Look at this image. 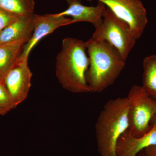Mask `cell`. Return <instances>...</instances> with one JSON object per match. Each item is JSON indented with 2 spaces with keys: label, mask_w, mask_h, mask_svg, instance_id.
<instances>
[{
  "label": "cell",
  "mask_w": 156,
  "mask_h": 156,
  "mask_svg": "<svg viewBox=\"0 0 156 156\" xmlns=\"http://www.w3.org/2000/svg\"><path fill=\"white\" fill-rule=\"evenodd\" d=\"M25 44L20 42L0 45V80L3 83L6 75L16 63Z\"/></svg>",
  "instance_id": "7c38bea8"
},
{
  "label": "cell",
  "mask_w": 156,
  "mask_h": 156,
  "mask_svg": "<svg viewBox=\"0 0 156 156\" xmlns=\"http://www.w3.org/2000/svg\"><path fill=\"white\" fill-rule=\"evenodd\" d=\"M103 3L120 19L128 23L136 40L140 37L147 23L145 8L140 0H87Z\"/></svg>",
  "instance_id": "8992f818"
},
{
  "label": "cell",
  "mask_w": 156,
  "mask_h": 156,
  "mask_svg": "<svg viewBox=\"0 0 156 156\" xmlns=\"http://www.w3.org/2000/svg\"><path fill=\"white\" fill-rule=\"evenodd\" d=\"M17 107L4 83H0V115H4Z\"/></svg>",
  "instance_id": "9a60e30c"
},
{
  "label": "cell",
  "mask_w": 156,
  "mask_h": 156,
  "mask_svg": "<svg viewBox=\"0 0 156 156\" xmlns=\"http://www.w3.org/2000/svg\"><path fill=\"white\" fill-rule=\"evenodd\" d=\"M34 28L30 38L23 46L18 59H28L31 51L44 37L52 33L62 26L75 23L72 18L57 16L56 14L45 15L34 14Z\"/></svg>",
  "instance_id": "ba28073f"
},
{
  "label": "cell",
  "mask_w": 156,
  "mask_h": 156,
  "mask_svg": "<svg viewBox=\"0 0 156 156\" xmlns=\"http://www.w3.org/2000/svg\"><path fill=\"white\" fill-rule=\"evenodd\" d=\"M35 5L34 0H0V9L19 17L34 14Z\"/></svg>",
  "instance_id": "5bb4252c"
},
{
  "label": "cell",
  "mask_w": 156,
  "mask_h": 156,
  "mask_svg": "<svg viewBox=\"0 0 156 156\" xmlns=\"http://www.w3.org/2000/svg\"><path fill=\"white\" fill-rule=\"evenodd\" d=\"M129 101L128 130L132 136L147 134L156 122V100L148 95L142 86L134 85L128 96Z\"/></svg>",
  "instance_id": "277c9868"
},
{
  "label": "cell",
  "mask_w": 156,
  "mask_h": 156,
  "mask_svg": "<svg viewBox=\"0 0 156 156\" xmlns=\"http://www.w3.org/2000/svg\"><path fill=\"white\" fill-rule=\"evenodd\" d=\"M0 83H3L2 81L0 80Z\"/></svg>",
  "instance_id": "ac0fdd59"
},
{
  "label": "cell",
  "mask_w": 156,
  "mask_h": 156,
  "mask_svg": "<svg viewBox=\"0 0 156 156\" xmlns=\"http://www.w3.org/2000/svg\"><path fill=\"white\" fill-rule=\"evenodd\" d=\"M128 97H119L106 102L95 124L100 156H117L116 147L121 135L129 127Z\"/></svg>",
  "instance_id": "3957f363"
},
{
  "label": "cell",
  "mask_w": 156,
  "mask_h": 156,
  "mask_svg": "<svg viewBox=\"0 0 156 156\" xmlns=\"http://www.w3.org/2000/svg\"><path fill=\"white\" fill-rule=\"evenodd\" d=\"M19 17L0 9V32L14 22Z\"/></svg>",
  "instance_id": "2e32d148"
},
{
  "label": "cell",
  "mask_w": 156,
  "mask_h": 156,
  "mask_svg": "<svg viewBox=\"0 0 156 156\" xmlns=\"http://www.w3.org/2000/svg\"><path fill=\"white\" fill-rule=\"evenodd\" d=\"M95 28L92 38L109 42L126 60L136 41L128 23L106 7L102 20Z\"/></svg>",
  "instance_id": "5b68a950"
},
{
  "label": "cell",
  "mask_w": 156,
  "mask_h": 156,
  "mask_svg": "<svg viewBox=\"0 0 156 156\" xmlns=\"http://www.w3.org/2000/svg\"><path fill=\"white\" fill-rule=\"evenodd\" d=\"M156 144V122L148 133L139 137L132 136L129 130L123 133L117 141V156H137L143 150Z\"/></svg>",
  "instance_id": "30bf717a"
},
{
  "label": "cell",
  "mask_w": 156,
  "mask_h": 156,
  "mask_svg": "<svg viewBox=\"0 0 156 156\" xmlns=\"http://www.w3.org/2000/svg\"><path fill=\"white\" fill-rule=\"evenodd\" d=\"M89 65L86 81L91 92L100 93L114 83L126 65V60L109 42L92 38L86 41Z\"/></svg>",
  "instance_id": "6da1fadb"
},
{
  "label": "cell",
  "mask_w": 156,
  "mask_h": 156,
  "mask_svg": "<svg viewBox=\"0 0 156 156\" xmlns=\"http://www.w3.org/2000/svg\"><path fill=\"white\" fill-rule=\"evenodd\" d=\"M68 8L57 16H70L74 23H90L96 27L103 18L106 6L101 2H98L95 6H87L82 4L81 0H66Z\"/></svg>",
  "instance_id": "9c48e42d"
},
{
  "label": "cell",
  "mask_w": 156,
  "mask_h": 156,
  "mask_svg": "<svg viewBox=\"0 0 156 156\" xmlns=\"http://www.w3.org/2000/svg\"><path fill=\"white\" fill-rule=\"evenodd\" d=\"M32 77L28 59H17L4 78L5 87L16 107L27 98L31 87Z\"/></svg>",
  "instance_id": "52a82bcc"
},
{
  "label": "cell",
  "mask_w": 156,
  "mask_h": 156,
  "mask_svg": "<svg viewBox=\"0 0 156 156\" xmlns=\"http://www.w3.org/2000/svg\"><path fill=\"white\" fill-rule=\"evenodd\" d=\"M137 156H156V144L145 148Z\"/></svg>",
  "instance_id": "e0dca14e"
},
{
  "label": "cell",
  "mask_w": 156,
  "mask_h": 156,
  "mask_svg": "<svg viewBox=\"0 0 156 156\" xmlns=\"http://www.w3.org/2000/svg\"><path fill=\"white\" fill-rule=\"evenodd\" d=\"M86 42L72 37L62 41L56 56V74L59 83L67 91L74 93L91 92L86 79L89 65Z\"/></svg>",
  "instance_id": "7a4b0ae2"
},
{
  "label": "cell",
  "mask_w": 156,
  "mask_h": 156,
  "mask_svg": "<svg viewBox=\"0 0 156 156\" xmlns=\"http://www.w3.org/2000/svg\"><path fill=\"white\" fill-rule=\"evenodd\" d=\"M34 14L20 16L0 32V45L20 42L27 43L34 28Z\"/></svg>",
  "instance_id": "8fae6325"
},
{
  "label": "cell",
  "mask_w": 156,
  "mask_h": 156,
  "mask_svg": "<svg viewBox=\"0 0 156 156\" xmlns=\"http://www.w3.org/2000/svg\"><path fill=\"white\" fill-rule=\"evenodd\" d=\"M143 68L142 87L148 95L156 100V55L144 58Z\"/></svg>",
  "instance_id": "4fadbf2b"
}]
</instances>
